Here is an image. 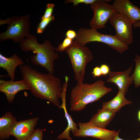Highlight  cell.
Returning a JSON list of instances; mask_svg holds the SVG:
<instances>
[{
    "label": "cell",
    "instance_id": "cell-13",
    "mask_svg": "<svg viewBox=\"0 0 140 140\" xmlns=\"http://www.w3.org/2000/svg\"><path fill=\"white\" fill-rule=\"evenodd\" d=\"M24 90H30L29 86L23 80L14 81L4 80L0 85V91L6 95L8 101L11 103L13 101L16 94L19 91Z\"/></svg>",
    "mask_w": 140,
    "mask_h": 140
},
{
    "label": "cell",
    "instance_id": "cell-32",
    "mask_svg": "<svg viewBox=\"0 0 140 140\" xmlns=\"http://www.w3.org/2000/svg\"><path fill=\"white\" fill-rule=\"evenodd\" d=\"M15 140H17V139H15Z\"/></svg>",
    "mask_w": 140,
    "mask_h": 140
},
{
    "label": "cell",
    "instance_id": "cell-14",
    "mask_svg": "<svg viewBox=\"0 0 140 140\" xmlns=\"http://www.w3.org/2000/svg\"><path fill=\"white\" fill-rule=\"evenodd\" d=\"M67 87L66 85L62 86L61 95L62 103L61 105L58 107L59 109H64L65 116L67 121L68 125L64 131L58 136L57 138L59 140L66 139L67 140H72V138L70 135V132L71 131L73 134L78 129L77 127V125L74 122L67 110L66 107V94Z\"/></svg>",
    "mask_w": 140,
    "mask_h": 140
},
{
    "label": "cell",
    "instance_id": "cell-15",
    "mask_svg": "<svg viewBox=\"0 0 140 140\" xmlns=\"http://www.w3.org/2000/svg\"><path fill=\"white\" fill-rule=\"evenodd\" d=\"M24 64L22 60L15 53L9 58L0 53V67L6 70L8 73L6 76L10 77L11 81L14 80L15 72L17 67L23 65Z\"/></svg>",
    "mask_w": 140,
    "mask_h": 140
},
{
    "label": "cell",
    "instance_id": "cell-31",
    "mask_svg": "<svg viewBox=\"0 0 140 140\" xmlns=\"http://www.w3.org/2000/svg\"><path fill=\"white\" fill-rule=\"evenodd\" d=\"M55 140H58V139H55Z\"/></svg>",
    "mask_w": 140,
    "mask_h": 140
},
{
    "label": "cell",
    "instance_id": "cell-7",
    "mask_svg": "<svg viewBox=\"0 0 140 140\" xmlns=\"http://www.w3.org/2000/svg\"><path fill=\"white\" fill-rule=\"evenodd\" d=\"M111 0H96L90 5L94 13L89 24L91 28L97 30L104 27L106 24L113 15L117 12L113 5L108 2Z\"/></svg>",
    "mask_w": 140,
    "mask_h": 140
},
{
    "label": "cell",
    "instance_id": "cell-25",
    "mask_svg": "<svg viewBox=\"0 0 140 140\" xmlns=\"http://www.w3.org/2000/svg\"><path fill=\"white\" fill-rule=\"evenodd\" d=\"M102 75L105 76L108 74L110 72V69L109 66L105 64H102L100 67Z\"/></svg>",
    "mask_w": 140,
    "mask_h": 140
},
{
    "label": "cell",
    "instance_id": "cell-12",
    "mask_svg": "<svg viewBox=\"0 0 140 140\" xmlns=\"http://www.w3.org/2000/svg\"><path fill=\"white\" fill-rule=\"evenodd\" d=\"M116 12L122 14L134 23L140 21V9L129 0H115L113 3Z\"/></svg>",
    "mask_w": 140,
    "mask_h": 140
},
{
    "label": "cell",
    "instance_id": "cell-16",
    "mask_svg": "<svg viewBox=\"0 0 140 140\" xmlns=\"http://www.w3.org/2000/svg\"><path fill=\"white\" fill-rule=\"evenodd\" d=\"M116 115V113L102 108L99 109L87 123L90 125L106 128Z\"/></svg>",
    "mask_w": 140,
    "mask_h": 140
},
{
    "label": "cell",
    "instance_id": "cell-17",
    "mask_svg": "<svg viewBox=\"0 0 140 140\" xmlns=\"http://www.w3.org/2000/svg\"><path fill=\"white\" fill-rule=\"evenodd\" d=\"M17 121L11 113L7 112L0 117V139L9 138L13 125Z\"/></svg>",
    "mask_w": 140,
    "mask_h": 140
},
{
    "label": "cell",
    "instance_id": "cell-3",
    "mask_svg": "<svg viewBox=\"0 0 140 140\" xmlns=\"http://www.w3.org/2000/svg\"><path fill=\"white\" fill-rule=\"evenodd\" d=\"M104 81L98 80L93 83H77L70 94V110L80 111L88 104L99 100L112 89L105 85Z\"/></svg>",
    "mask_w": 140,
    "mask_h": 140
},
{
    "label": "cell",
    "instance_id": "cell-4",
    "mask_svg": "<svg viewBox=\"0 0 140 140\" xmlns=\"http://www.w3.org/2000/svg\"><path fill=\"white\" fill-rule=\"evenodd\" d=\"M29 15L18 16L14 15L6 19L0 20V25L7 24L6 31L0 34V41L11 39L15 43H20L29 35L31 27Z\"/></svg>",
    "mask_w": 140,
    "mask_h": 140
},
{
    "label": "cell",
    "instance_id": "cell-21",
    "mask_svg": "<svg viewBox=\"0 0 140 140\" xmlns=\"http://www.w3.org/2000/svg\"><path fill=\"white\" fill-rule=\"evenodd\" d=\"M73 40L65 38L62 42L59 44L57 47H55V50L57 52H62L72 44Z\"/></svg>",
    "mask_w": 140,
    "mask_h": 140
},
{
    "label": "cell",
    "instance_id": "cell-20",
    "mask_svg": "<svg viewBox=\"0 0 140 140\" xmlns=\"http://www.w3.org/2000/svg\"><path fill=\"white\" fill-rule=\"evenodd\" d=\"M55 18L52 15L51 17L46 19L41 20V22L38 24L37 28V32L38 34L43 33L48 25L52 21L54 20Z\"/></svg>",
    "mask_w": 140,
    "mask_h": 140
},
{
    "label": "cell",
    "instance_id": "cell-24",
    "mask_svg": "<svg viewBox=\"0 0 140 140\" xmlns=\"http://www.w3.org/2000/svg\"><path fill=\"white\" fill-rule=\"evenodd\" d=\"M96 0H67L66 1L65 3H73V6L77 5L78 4L81 3H83L87 5H90L95 2Z\"/></svg>",
    "mask_w": 140,
    "mask_h": 140
},
{
    "label": "cell",
    "instance_id": "cell-19",
    "mask_svg": "<svg viewBox=\"0 0 140 140\" xmlns=\"http://www.w3.org/2000/svg\"><path fill=\"white\" fill-rule=\"evenodd\" d=\"M135 66L134 72L131 75L135 87L138 88L140 86V56L135 55L134 60Z\"/></svg>",
    "mask_w": 140,
    "mask_h": 140
},
{
    "label": "cell",
    "instance_id": "cell-22",
    "mask_svg": "<svg viewBox=\"0 0 140 140\" xmlns=\"http://www.w3.org/2000/svg\"><path fill=\"white\" fill-rule=\"evenodd\" d=\"M44 130L38 128L36 129L33 134L26 140H43Z\"/></svg>",
    "mask_w": 140,
    "mask_h": 140
},
{
    "label": "cell",
    "instance_id": "cell-18",
    "mask_svg": "<svg viewBox=\"0 0 140 140\" xmlns=\"http://www.w3.org/2000/svg\"><path fill=\"white\" fill-rule=\"evenodd\" d=\"M125 95L123 92L118 90L116 96L113 99L109 101L102 103V108L116 113L123 106L132 103L131 101L125 98Z\"/></svg>",
    "mask_w": 140,
    "mask_h": 140
},
{
    "label": "cell",
    "instance_id": "cell-27",
    "mask_svg": "<svg viewBox=\"0 0 140 140\" xmlns=\"http://www.w3.org/2000/svg\"><path fill=\"white\" fill-rule=\"evenodd\" d=\"M92 73L94 78L96 77H99L102 75L100 67L98 66L96 67L93 69Z\"/></svg>",
    "mask_w": 140,
    "mask_h": 140
},
{
    "label": "cell",
    "instance_id": "cell-8",
    "mask_svg": "<svg viewBox=\"0 0 140 140\" xmlns=\"http://www.w3.org/2000/svg\"><path fill=\"white\" fill-rule=\"evenodd\" d=\"M109 21L115 30V37L126 45L131 44L133 41L132 22L125 16L117 12L114 13Z\"/></svg>",
    "mask_w": 140,
    "mask_h": 140
},
{
    "label": "cell",
    "instance_id": "cell-26",
    "mask_svg": "<svg viewBox=\"0 0 140 140\" xmlns=\"http://www.w3.org/2000/svg\"><path fill=\"white\" fill-rule=\"evenodd\" d=\"M65 35L66 38L73 40V39L75 38L77 33L74 30H69L66 32Z\"/></svg>",
    "mask_w": 140,
    "mask_h": 140
},
{
    "label": "cell",
    "instance_id": "cell-2",
    "mask_svg": "<svg viewBox=\"0 0 140 140\" xmlns=\"http://www.w3.org/2000/svg\"><path fill=\"white\" fill-rule=\"evenodd\" d=\"M36 36L31 34L20 43L19 46L24 52L32 51L36 55L30 58L31 62L45 69L49 73H54V62L59 57L55 52V47L48 40H45L42 44L38 43Z\"/></svg>",
    "mask_w": 140,
    "mask_h": 140
},
{
    "label": "cell",
    "instance_id": "cell-10",
    "mask_svg": "<svg viewBox=\"0 0 140 140\" xmlns=\"http://www.w3.org/2000/svg\"><path fill=\"white\" fill-rule=\"evenodd\" d=\"M39 119L36 117L17 121L12 128L11 135L17 140H26L34 131Z\"/></svg>",
    "mask_w": 140,
    "mask_h": 140
},
{
    "label": "cell",
    "instance_id": "cell-23",
    "mask_svg": "<svg viewBox=\"0 0 140 140\" xmlns=\"http://www.w3.org/2000/svg\"><path fill=\"white\" fill-rule=\"evenodd\" d=\"M55 5L54 4L49 3L46 5V10L44 15L41 17V20L48 18L52 16Z\"/></svg>",
    "mask_w": 140,
    "mask_h": 140
},
{
    "label": "cell",
    "instance_id": "cell-11",
    "mask_svg": "<svg viewBox=\"0 0 140 140\" xmlns=\"http://www.w3.org/2000/svg\"><path fill=\"white\" fill-rule=\"evenodd\" d=\"M132 66V64L129 68L122 72L110 71L108 74L109 77L106 80L107 82L114 83L118 87V90L125 94L130 86L134 83L133 78L130 75Z\"/></svg>",
    "mask_w": 140,
    "mask_h": 140
},
{
    "label": "cell",
    "instance_id": "cell-5",
    "mask_svg": "<svg viewBox=\"0 0 140 140\" xmlns=\"http://www.w3.org/2000/svg\"><path fill=\"white\" fill-rule=\"evenodd\" d=\"M65 51L68 55L77 83L83 82L87 64L93 57L92 53L87 47L81 46L73 40Z\"/></svg>",
    "mask_w": 140,
    "mask_h": 140
},
{
    "label": "cell",
    "instance_id": "cell-6",
    "mask_svg": "<svg viewBox=\"0 0 140 140\" xmlns=\"http://www.w3.org/2000/svg\"><path fill=\"white\" fill-rule=\"evenodd\" d=\"M76 33L75 40L83 46L90 42H100L107 45L120 54L123 53L129 48V46L122 43L115 35L102 34L95 29L80 28Z\"/></svg>",
    "mask_w": 140,
    "mask_h": 140
},
{
    "label": "cell",
    "instance_id": "cell-28",
    "mask_svg": "<svg viewBox=\"0 0 140 140\" xmlns=\"http://www.w3.org/2000/svg\"><path fill=\"white\" fill-rule=\"evenodd\" d=\"M120 131V130H119L117 132V133L113 140H124L121 138H120L119 136V134ZM134 140H140V137L136 139H135Z\"/></svg>",
    "mask_w": 140,
    "mask_h": 140
},
{
    "label": "cell",
    "instance_id": "cell-9",
    "mask_svg": "<svg viewBox=\"0 0 140 140\" xmlns=\"http://www.w3.org/2000/svg\"><path fill=\"white\" fill-rule=\"evenodd\" d=\"M78 125V130L73 134L74 137H90L101 140H113L117 132L92 125L87 122H79Z\"/></svg>",
    "mask_w": 140,
    "mask_h": 140
},
{
    "label": "cell",
    "instance_id": "cell-30",
    "mask_svg": "<svg viewBox=\"0 0 140 140\" xmlns=\"http://www.w3.org/2000/svg\"><path fill=\"white\" fill-rule=\"evenodd\" d=\"M138 118L139 121L140 122V110L138 113Z\"/></svg>",
    "mask_w": 140,
    "mask_h": 140
},
{
    "label": "cell",
    "instance_id": "cell-29",
    "mask_svg": "<svg viewBox=\"0 0 140 140\" xmlns=\"http://www.w3.org/2000/svg\"><path fill=\"white\" fill-rule=\"evenodd\" d=\"M133 26L134 28H140V21H137L134 23Z\"/></svg>",
    "mask_w": 140,
    "mask_h": 140
},
{
    "label": "cell",
    "instance_id": "cell-1",
    "mask_svg": "<svg viewBox=\"0 0 140 140\" xmlns=\"http://www.w3.org/2000/svg\"><path fill=\"white\" fill-rule=\"evenodd\" d=\"M23 80L29 85L31 93L35 97L48 101L58 106L62 84L59 78L53 74L39 71L27 65L19 66Z\"/></svg>",
    "mask_w": 140,
    "mask_h": 140
}]
</instances>
